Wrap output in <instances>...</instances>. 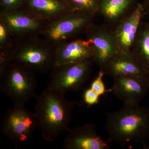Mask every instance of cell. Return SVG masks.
<instances>
[{"label":"cell","instance_id":"cell-15","mask_svg":"<svg viewBox=\"0 0 149 149\" xmlns=\"http://www.w3.org/2000/svg\"><path fill=\"white\" fill-rule=\"evenodd\" d=\"M130 53L145 73L149 71V22L142 20Z\"/></svg>","mask_w":149,"mask_h":149},{"label":"cell","instance_id":"cell-21","mask_svg":"<svg viewBox=\"0 0 149 149\" xmlns=\"http://www.w3.org/2000/svg\"><path fill=\"white\" fill-rule=\"evenodd\" d=\"M24 0H1V5L7 10H13L19 8Z\"/></svg>","mask_w":149,"mask_h":149},{"label":"cell","instance_id":"cell-9","mask_svg":"<svg viewBox=\"0 0 149 149\" xmlns=\"http://www.w3.org/2000/svg\"><path fill=\"white\" fill-rule=\"evenodd\" d=\"M65 149H108V142L97 133L95 125L88 123L67 130L63 140Z\"/></svg>","mask_w":149,"mask_h":149},{"label":"cell","instance_id":"cell-22","mask_svg":"<svg viewBox=\"0 0 149 149\" xmlns=\"http://www.w3.org/2000/svg\"><path fill=\"white\" fill-rule=\"evenodd\" d=\"M7 27L5 24L2 23L0 24V42L3 44L5 42L7 37Z\"/></svg>","mask_w":149,"mask_h":149},{"label":"cell","instance_id":"cell-16","mask_svg":"<svg viewBox=\"0 0 149 149\" xmlns=\"http://www.w3.org/2000/svg\"><path fill=\"white\" fill-rule=\"evenodd\" d=\"M2 22L11 31L23 32L32 31L39 28L37 20L22 13L9 12L3 15Z\"/></svg>","mask_w":149,"mask_h":149},{"label":"cell","instance_id":"cell-5","mask_svg":"<svg viewBox=\"0 0 149 149\" xmlns=\"http://www.w3.org/2000/svg\"><path fill=\"white\" fill-rule=\"evenodd\" d=\"M94 59L54 66L51 80L48 87L66 93L69 91H80L88 81Z\"/></svg>","mask_w":149,"mask_h":149},{"label":"cell","instance_id":"cell-17","mask_svg":"<svg viewBox=\"0 0 149 149\" xmlns=\"http://www.w3.org/2000/svg\"><path fill=\"white\" fill-rule=\"evenodd\" d=\"M24 2L34 12L45 15L70 10L65 0H24Z\"/></svg>","mask_w":149,"mask_h":149},{"label":"cell","instance_id":"cell-23","mask_svg":"<svg viewBox=\"0 0 149 149\" xmlns=\"http://www.w3.org/2000/svg\"><path fill=\"white\" fill-rule=\"evenodd\" d=\"M141 3L143 8L144 16H149V0H143Z\"/></svg>","mask_w":149,"mask_h":149},{"label":"cell","instance_id":"cell-11","mask_svg":"<svg viewBox=\"0 0 149 149\" xmlns=\"http://www.w3.org/2000/svg\"><path fill=\"white\" fill-rule=\"evenodd\" d=\"M90 59H94L93 47L87 40L79 39L59 48L55 54V66L76 63Z\"/></svg>","mask_w":149,"mask_h":149},{"label":"cell","instance_id":"cell-7","mask_svg":"<svg viewBox=\"0 0 149 149\" xmlns=\"http://www.w3.org/2000/svg\"><path fill=\"white\" fill-rule=\"evenodd\" d=\"M145 17L141 3L128 16L113 27H111L115 42L118 53H129L138 29Z\"/></svg>","mask_w":149,"mask_h":149},{"label":"cell","instance_id":"cell-3","mask_svg":"<svg viewBox=\"0 0 149 149\" xmlns=\"http://www.w3.org/2000/svg\"><path fill=\"white\" fill-rule=\"evenodd\" d=\"M28 68L21 64L13 65L1 77V91L14 104H25L37 97V82Z\"/></svg>","mask_w":149,"mask_h":149},{"label":"cell","instance_id":"cell-19","mask_svg":"<svg viewBox=\"0 0 149 149\" xmlns=\"http://www.w3.org/2000/svg\"><path fill=\"white\" fill-rule=\"evenodd\" d=\"M104 75L105 74L103 71L102 70H100L97 76L91 84V88L100 96L104 95L108 91H111V89L109 91L106 89L103 81V77Z\"/></svg>","mask_w":149,"mask_h":149},{"label":"cell","instance_id":"cell-2","mask_svg":"<svg viewBox=\"0 0 149 149\" xmlns=\"http://www.w3.org/2000/svg\"><path fill=\"white\" fill-rule=\"evenodd\" d=\"M139 104H124L122 108L107 114L105 129L108 142L121 147L146 143L149 139V109Z\"/></svg>","mask_w":149,"mask_h":149},{"label":"cell","instance_id":"cell-4","mask_svg":"<svg viewBox=\"0 0 149 149\" xmlns=\"http://www.w3.org/2000/svg\"><path fill=\"white\" fill-rule=\"evenodd\" d=\"M36 128L35 113L29 111L23 104H15L8 108L2 120L3 134L15 143L26 141Z\"/></svg>","mask_w":149,"mask_h":149},{"label":"cell","instance_id":"cell-14","mask_svg":"<svg viewBox=\"0 0 149 149\" xmlns=\"http://www.w3.org/2000/svg\"><path fill=\"white\" fill-rule=\"evenodd\" d=\"M15 58L20 64L39 71H45L51 66L55 65V59L52 58L49 53L42 48H24L17 54Z\"/></svg>","mask_w":149,"mask_h":149},{"label":"cell","instance_id":"cell-6","mask_svg":"<svg viewBox=\"0 0 149 149\" xmlns=\"http://www.w3.org/2000/svg\"><path fill=\"white\" fill-rule=\"evenodd\" d=\"M85 31H87L86 40L94 50L95 62L101 70L118 53L111 28L104 23L100 25L92 24Z\"/></svg>","mask_w":149,"mask_h":149},{"label":"cell","instance_id":"cell-8","mask_svg":"<svg viewBox=\"0 0 149 149\" xmlns=\"http://www.w3.org/2000/svg\"><path fill=\"white\" fill-rule=\"evenodd\" d=\"M95 15L85 12L70 11L51 25L47 31L48 36L52 40L58 41L86 30L92 24Z\"/></svg>","mask_w":149,"mask_h":149},{"label":"cell","instance_id":"cell-18","mask_svg":"<svg viewBox=\"0 0 149 149\" xmlns=\"http://www.w3.org/2000/svg\"><path fill=\"white\" fill-rule=\"evenodd\" d=\"M70 11H82L97 14L99 0H65Z\"/></svg>","mask_w":149,"mask_h":149},{"label":"cell","instance_id":"cell-13","mask_svg":"<svg viewBox=\"0 0 149 149\" xmlns=\"http://www.w3.org/2000/svg\"><path fill=\"white\" fill-rule=\"evenodd\" d=\"M101 70L105 74L112 78L131 76L146 80V73L134 61L130 53H118L107 63Z\"/></svg>","mask_w":149,"mask_h":149},{"label":"cell","instance_id":"cell-25","mask_svg":"<svg viewBox=\"0 0 149 149\" xmlns=\"http://www.w3.org/2000/svg\"><path fill=\"white\" fill-rule=\"evenodd\" d=\"M143 146L144 149H149V145H147L146 143L143 144Z\"/></svg>","mask_w":149,"mask_h":149},{"label":"cell","instance_id":"cell-10","mask_svg":"<svg viewBox=\"0 0 149 149\" xmlns=\"http://www.w3.org/2000/svg\"><path fill=\"white\" fill-rule=\"evenodd\" d=\"M113 79L111 91L124 104L139 103L148 91L149 87L145 79L131 76Z\"/></svg>","mask_w":149,"mask_h":149},{"label":"cell","instance_id":"cell-1","mask_svg":"<svg viewBox=\"0 0 149 149\" xmlns=\"http://www.w3.org/2000/svg\"><path fill=\"white\" fill-rule=\"evenodd\" d=\"M65 93L47 87L36 97L35 112L37 128L43 139L52 142L69 129L77 102L68 100Z\"/></svg>","mask_w":149,"mask_h":149},{"label":"cell","instance_id":"cell-24","mask_svg":"<svg viewBox=\"0 0 149 149\" xmlns=\"http://www.w3.org/2000/svg\"><path fill=\"white\" fill-rule=\"evenodd\" d=\"M146 80L149 87V71L146 74Z\"/></svg>","mask_w":149,"mask_h":149},{"label":"cell","instance_id":"cell-20","mask_svg":"<svg viewBox=\"0 0 149 149\" xmlns=\"http://www.w3.org/2000/svg\"><path fill=\"white\" fill-rule=\"evenodd\" d=\"M100 97L91 88L86 90L84 93V102L89 105L96 104L99 102Z\"/></svg>","mask_w":149,"mask_h":149},{"label":"cell","instance_id":"cell-12","mask_svg":"<svg viewBox=\"0 0 149 149\" xmlns=\"http://www.w3.org/2000/svg\"><path fill=\"white\" fill-rule=\"evenodd\" d=\"M139 3L138 0H99L97 14L112 28L130 14Z\"/></svg>","mask_w":149,"mask_h":149}]
</instances>
